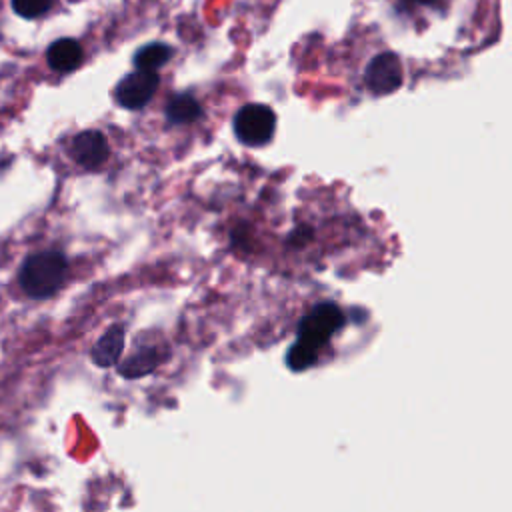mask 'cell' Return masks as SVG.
<instances>
[{"instance_id":"obj_1","label":"cell","mask_w":512,"mask_h":512,"mask_svg":"<svg viewBox=\"0 0 512 512\" xmlns=\"http://www.w3.org/2000/svg\"><path fill=\"white\" fill-rule=\"evenodd\" d=\"M342 324L344 312L334 302L316 304L298 324V338L286 356L288 366L296 372L310 368Z\"/></svg>"},{"instance_id":"obj_2","label":"cell","mask_w":512,"mask_h":512,"mask_svg":"<svg viewBox=\"0 0 512 512\" xmlns=\"http://www.w3.org/2000/svg\"><path fill=\"white\" fill-rule=\"evenodd\" d=\"M68 272V260L62 252L58 250H44L28 256L24 264L20 266L18 280L20 288L24 290L26 296L34 300H44L54 296Z\"/></svg>"},{"instance_id":"obj_3","label":"cell","mask_w":512,"mask_h":512,"mask_svg":"<svg viewBox=\"0 0 512 512\" xmlns=\"http://www.w3.org/2000/svg\"><path fill=\"white\" fill-rule=\"evenodd\" d=\"M232 128L236 138L244 144V146H264L272 140L274 132H276V114L270 106L266 104H244L232 120Z\"/></svg>"},{"instance_id":"obj_4","label":"cell","mask_w":512,"mask_h":512,"mask_svg":"<svg viewBox=\"0 0 512 512\" xmlns=\"http://www.w3.org/2000/svg\"><path fill=\"white\" fill-rule=\"evenodd\" d=\"M402 80V62L394 52H380L366 64L364 84L376 96L392 94L402 86Z\"/></svg>"},{"instance_id":"obj_5","label":"cell","mask_w":512,"mask_h":512,"mask_svg":"<svg viewBox=\"0 0 512 512\" xmlns=\"http://www.w3.org/2000/svg\"><path fill=\"white\" fill-rule=\"evenodd\" d=\"M158 84H160V76L156 72L136 70V72L126 74L118 82V86L114 90V98L122 108L140 110L152 100Z\"/></svg>"},{"instance_id":"obj_6","label":"cell","mask_w":512,"mask_h":512,"mask_svg":"<svg viewBox=\"0 0 512 512\" xmlns=\"http://www.w3.org/2000/svg\"><path fill=\"white\" fill-rule=\"evenodd\" d=\"M108 152V140L100 130H82L70 144V156L86 170H98L108 160Z\"/></svg>"},{"instance_id":"obj_7","label":"cell","mask_w":512,"mask_h":512,"mask_svg":"<svg viewBox=\"0 0 512 512\" xmlns=\"http://www.w3.org/2000/svg\"><path fill=\"white\" fill-rule=\"evenodd\" d=\"M124 352V328L120 324L110 326L92 346L90 358L100 368L114 366Z\"/></svg>"},{"instance_id":"obj_8","label":"cell","mask_w":512,"mask_h":512,"mask_svg":"<svg viewBox=\"0 0 512 512\" xmlns=\"http://www.w3.org/2000/svg\"><path fill=\"white\" fill-rule=\"evenodd\" d=\"M46 60L54 72H72L82 64L84 50L78 40L60 38L48 46Z\"/></svg>"},{"instance_id":"obj_9","label":"cell","mask_w":512,"mask_h":512,"mask_svg":"<svg viewBox=\"0 0 512 512\" xmlns=\"http://www.w3.org/2000/svg\"><path fill=\"white\" fill-rule=\"evenodd\" d=\"M160 364V354L156 346H142L134 354H130L118 368L120 376L124 378H140L144 374H150Z\"/></svg>"},{"instance_id":"obj_10","label":"cell","mask_w":512,"mask_h":512,"mask_svg":"<svg viewBox=\"0 0 512 512\" xmlns=\"http://www.w3.org/2000/svg\"><path fill=\"white\" fill-rule=\"evenodd\" d=\"M200 116H202V106L188 92L172 96L166 104V120L170 124H190V122H196Z\"/></svg>"},{"instance_id":"obj_11","label":"cell","mask_w":512,"mask_h":512,"mask_svg":"<svg viewBox=\"0 0 512 512\" xmlns=\"http://www.w3.org/2000/svg\"><path fill=\"white\" fill-rule=\"evenodd\" d=\"M172 54H174V50L168 44L150 42L136 50L132 62H134V68L140 72H156L172 58Z\"/></svg>"},{"instance_id":"obj_12","label":"cell","mask_w":512,"mask_h":512,"mask_svg":"<svg viewBox=\"0 0 512 512\" xmlns=\"http://www.w3.org/2000/svg\"><path fill=\"white\" fill-rule=\"evenodd\" d=\"M52 6V0H12V8L22 18H38Z\"/></svg>"},{"instance_id":"obj_13","label":"cell","mask_w":512,"mask_h":512,"mask_svg":"<svg viewBox=\"0 0 512 512\" xmlns=\"http://www.w3.org/2000/svg\"><path fill=\"white\" fill-rule=\"evenodd\" d=\"M312 238V228L310 226H298L292 234H290V244L292 246H304L308 240Z\"/></svg>"},{"instance_id":"obj_14","label":"cell","mask_w":512,"mask_h":512,"mask_svg":"<svg viewBox=\"0 0 512 512\" xmlns=\"http://www.w3.org/2000/svg\"><path fill=\"white\" fill-rule=\"evenodd\" d=\"M414 2H418V4H434L436 0H414Z\"/></svg>"}]
</instances>
